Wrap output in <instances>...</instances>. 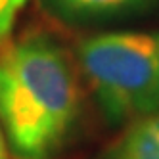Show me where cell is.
<instances>
[{
  "label": "cell",
  "instance_id": "1",
  "mask_svg": "<svg viewBox=\"0 0 159 159\" xmlns=\"http://www.w3.org/2000/svg\"><path fill=\"white\" fill-rule=\"evenodd\" d=\"M79 83L56 40L29 33L0 48V125L16 159H54L79 115Z\"/></svg>",
  "mask_w": 159,
  "mask_h": 159
},
{
  "label": "cell",
  "instance_id": "2",
  "mask_svg": "<svg viewBox=\"0 0 159 159\" xmlns=\"http://www.w3.org/2000/svg\"><path fill=\"white\" fill-rule=\"evenodd\" d=\"M75 54L109 123L159 113V31L86 37Z\"/></svg>",
  "mask_w": 159,
  "mask_h": 159
},
{
  "label": "cell",
  "instance_id": "3",
  "mask_svg": "<svg viewBox=\"0 0 159 159\" xmlns=\"http://www.w3.org/2000/svg\"><path fill=\"white\" fill-rule=\"evenodd\" d=\"M102 159H159V113L136 119Z\"/></svg>",
  "mask_w": 159,
  "mask_h": 159
},
{
  "label": "cell",
  "instance_id": "4",
  "mask_svg": "<svg viewBox=\"0 0 159 159\" xmlns=\"http://www.w3.org/2000/svg\"><path fill=\"white\" fill-rule=\"evenodd\" d=\"M153 0H46V6L63 21L84 23L132 14Z\"/></svg>",
  "mask_w": 159,
  "mask_h": 159
},
{
  "label": "cell",
  "instance_id": "5",
  "mask_svg": "<svg viewBox=\"0 0 159 159\" xmlns=\"http://www.w3.org/2000/svg\"><path fill=\"white\" fill-rule=\"evenodd\" d=\"M29 0H0V44L12 33L16 19Z\"/></svg>",
  "mask_w": 159,
  "mask_h": 159
},
{
  "label": "cell",
  "instance_id": "6",
  "mask_svg": "<svg viewBox=\"0 0 159 159\" xmlns=\"http://www.w3.org/2000/svg\"><path fill=\"white\" fill-rule=\"evenodd\" d=\"M0 159H10V157H8V142H6V138H4L2 125H0Z\"/></svg>",
  "mask_w": 159,
  "mask_h": 159
}]
</instances>
